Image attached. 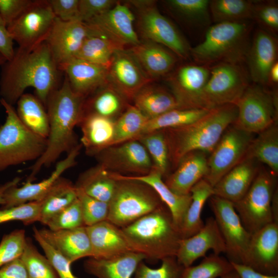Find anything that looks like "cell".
<instances>
[{"instance_id": "cell-1", "label": "cell", "mask_w": 278, "mask_h": 278, "mask_svg": "<svg viewBox=\"0 0 278 278\" xmlns=\"http://www.w3.org/2000/svg\"><path fill=\"white\" fill-rule=\"evenodd\" d=\"M3 66L0 81L2 99L13 105L26 89L31 87L45 107L49 95L58 87L60 71L46 42L32 50L18 47L12 59Z\"/></svg>"}, {"instance_id": "cell-2", "label": "cell", "mask_w": 278, "mask_h": 278, "mask_svg": "<svg viewBox=\"0 0 278 278\" xmlns=\"http://www.w3.org/2000/svg\"><path fill=\"white\" fill-rule=\"evenodd\" d=\"M85 98L73 90L66 77L61 85L50 94L45 105L49 120L46 148L29 168L30 173L26 181L32 182L43 167H49L79 144L74 129L83 116Z\"/></svg>"}, {"instance_id": "cell-3", "label": "cell", "mask_w": 278, "mask_h": 278, "mask_svg": "<svg viewBox=\"0 0 278 278\" xmlns=\"http://www.w3.org/2000/svg\"><path fill=\"white\" fill-rule=\"evenodd\" d=\"M237 115L235 105H223L210 110L191 124L162 130L168 145L169 162L177 167L191 152L210 153L225 130L235 122Z\"/></svg>"}, {"instance_id": "cell-4", "label": "cell", "mask_w": 278, "mask_h": 278, "mask_svg": "<svg viewBox=\"0 0 278 278\" xmlns=\"http://www.w3.org/2000/svg\"><path fill=\"white\" fill-rule=\"evenodd\" d=\"M121 230L133 252L152 260L176 257L182 239L170 211L164 203Z\"/></svg>"}, {"instance_id": "cell-5", "label": "cell", "mask_w": 278, "mask_h": 278, "mask_svg": "<svg viewBox=\"0 0 278 278\" xmlns=\"http://www.w3.org/2000/svg\"><path fill=\"white\" fill-rule=\"evenodd\" d=\"M252 28L249 21L216 23L208 28L202 42L191 47L190 57L197 64L209 66L241 64L246 60Z\"/></svg>"}, {"instance_id": "cell-6", "label": "cell", "mask_w": 278, "mask_h": 278, "mask_svg": "<svg viewBox=\"0 0 278 278\" xmlns=\"http://www.w3.org/2000/svg\"><path fill=\"white\" fill-rule=\"evenodd\" d=\"M6 113L0 127V171L9 167L37 160L45 151L47 139L29 131L20 121L16 110L3 99Z\"/></svg>"}, {"instance_id": "cell-7", "label": "cell", "mask_w": 278, "mask_h": 278, "mask_svg": "<svg viewBox=\"0 0 278 278\" xmlns=\"http://www.w3.org/2000/svg\"><path fill=\"white\" fill-rule=\"evenodd\" d=\"M117 180L114 193L109 203L107 220L119 228L125 227L157 209L163 203L149 185L128 179L110 171Z\"/></svg>"}, {"instance_id": "cell-8", "label": "cell", "mask_w": 278, "mask_h": 278, "mask_svg": "<svg viewBox=\"0 0 278 278\" xmlns=\"http://www.w3.org/2000/svg\"><path fill=\"white\" fill-rule=\"evenodd\" d=\"M276 189V177L260 167L245 196L233 203L244 227L251 235L273 221L278 222L272 207Z\"/></svg>"}, {"instance_id": "cell-9", "label": "cell", "mask_w": 278, "mask_h": 278, "mask_svg": "<svg viewBox=\"0 0 278 278\" xmlns=\"http://www.w3.org/2000/svg\"><path fill=\"white\" fill-rule=\"evenodd\" d=\"M237 115L233 124L252 134H258L277 123V93L254 84L247 87L234 104Z\"/></svg>"}, {"instance_id": "cell-10", "label": "cell", "mask_w": 278, "mask_h": 278, "mask_svg": "<svg viewBox=\"0 0 278 278\" xmlns=\"http://www.w3.org/2000/svg\"><path fill=\"white\" fill-rule=\"evenodd\" d=\"M138 11L140 29L145 39L166 47L178 57H190L191 47L180 31L168 19L162 14L155 1H131Z\"/></svg>"}, {"instance_id": "cell-11", "label": "cell", "mask_w": 278, "mask_h": 278, "mask_svg": "<svg viewBox=\"0 0 278 278\" xmlns=\"http://www.w3.org/2000/svg\"><path fill=\"white\" fill-rule=\"evenodd\" d=\"M249 75L240 64L219 63L210 66L201 96L203 109L234 105L249 85Z\"/></svg>"}, {"instance_id": "cell-12", "label": "cell", "mask_w": 278, "mask_h": 278, "mask_svg": "<svg viewBox=\"0 0 278 278\" xmlns=\"http://www.w3.org/2000/svg\"><path fill=\"white\" fill-rule=\"evenodd\" d=\"M55 19L48 0L32 1L7 29L19 48L32 50L45 42Z\"/></svg>"}, {"instance_id": "cell-13", "label": "cell", "mask_w": 278, "mask_h": 278, "mask_svg": "<svg viewBox=\"0 0 278 278\" xmlns=\"http://www.w3.org/2000/svg\"><path fill=\"white\" fill-rule=\"evenodd\" d=\"M254 134L233 124L225 130L207 158L208 172L204 179L213 187L246 157Z\"/></svg>"}, {"instance_id": "cell-14", "label": "cell", "mask_w": 278, "mask_h": 278, "mask_svg": "<svg viewBox=\"0 0 278 278\" xmlns=\"http://www.w3.org/2000/svg\"><path fill=\"white\" fill-rule=\"evenodd\" d=\"M209 199L214 218L224 241L228 260L243 264L251 234L244 227L233 202L214 195Z\"/></svg>"}, {"instance_id": "cell-15", "label": "cell", "mask_w": 278, "mask_h": 278, "mask_svg": "<svg viewBox=\"0 0 278 278\" xmlns=\"http://www.w3.org/2000/svg\"><path fill=\"white\" fill-rule=\"evenodd\" d=\"M210 73L209 66L188 63L168 75L167 81L180 109H203L202 93Z\"/></svg>"}, {"instance_id": "cell-16", "label": "cell", "mask_w": 278, "mask_h": 278, "mask_svg": "<svg viewBox=\"0 0 278 278\" xmlns=\"http://www.w3.org/2000/svg\"><path fill=\"white\" fill-rule=\"evenodd\" d=\"M108 82L125 98L132 99L137 92L151 82L130 50H117L108 68Z\"/></svg>"}, {"instance_id": "cell-17", "label": "cell", "mask_w": 278, "mask_h": 278, "mask_svg": "<svg viewBox=\"0 0 278 278\" xmlns=\"http://www.w3.org/2000/svg\"><path fill=\"white\" fill-rule=\"evenodd\" d=\"M134 20L129 8L117 2L109 10L84 23L124 48L126 45L133 46L140 42L134 28Z\"/></svg>"}, {"instance_id": "cell-18", "label": "cell", "mask_w": 278, "mask_h": 278, "mask_svg": "<svg viewBox=\"0 0 278 278\" xmlns=\"http://www.w3.org/2000/svg\"><path fill=\"white\" fill-rule=\"evenodd\" d=\"M245 264L262 273L278 275V222L273 221L251 235Z\"/></svg>"}, {"instance_id": "cell-19", "label": "cell", "mask_w": 278, "mask_h": 278, "mask_svg": "<svg viewBox=\"0 0 278 278\" xmlns=\"http://www.w3.org/2000/svg\"><path fill=\"white\" fill-rule=\"evenodd\" d=\"M106 169L146 175L153 168L152 160L143 144L130 140L102 150L96 156Z\"/></svg>"}, {"instance_id": "cell-20", "label": "cell", "mask_w": 278, "mask_h": 278, "mask_svg": "<svg viewBox=\"0 0 278 278\" xmlns=\"http://www.w3.org/2000/svg\"><path fill=\"white\" fill-rule=\"evenodd\" d=\"M90 32L88 26L81 21L64 22L55 19L45 42L58 68L75 58Z\"/></svg>"}, {"instance_id": "cell-21", "label": "cell", "mask_w": 278, "mask_h": 278, "mask_svg": "<svg viewBox=\"0 0 278 278\" xmlns=\"http://www.w3.org/2000/svg\"><path fill=\"white\" fill-rule=\"evenodd\" d=\"M82 145L80 143L66 157L58 162L49 176L37 183L26 181L21 186L14 185L4 195V204L1 209L9 208L27 202L41 200L55 182L67 169L74 166Z\"/></svg>"}, {"instance_id": "cell-22", "label": "cell", "mask_w": 278, "mask_h": 278, "mask_svg": "<svg viewBox=\"0 0 278 278\" xmlns=\"http://www.w3.org/2000/svg\"><path fill=\"white\" fill-rule=\"evenodd\" d=\"M210 250L218 255L225 252L224 240L213 217H208L196 234L181 239L176 258L185 268L191 266L197 259L205 257Z\"/></svg>"}, {"instance_id": "cell-23", "label": "cell", "mask_w": 278, "mask_h": 278, "mask_svg": "<svg viewBox=\"0 0 278 278\" xmlns=\"http://www.w3.org/2000/svg\"><path fill=\"white\" fill-rule=\"evenodd\" d=\"M277 41L276 37L258 29L255 32L246 58L248 75L254 84L268 85L269 74L277 61Z\"/></svg>"}, {"instance_id": "cell-24", "label": "cell", "mask_w": 278, "mask_h": 278, "mask_svg": "<svg viewBox=\"0 0 278 278\" xmlns=\"http://www.w3.org/2000/svg\"><path fill=\"white\" fill-rule=\"evenodd\" d=\"M108 67L74 58L61 65L69 83L76 93L86 98L108 84Z\"/></svg>"}, {"instance_id": "cell-25", "label": "cell", "mask_w": 278, "mask_h": 278, "mask_svg": "<svg viewBox=\"0 0 278 278\" xmlns=\"http://www.w3.org/2000/svg\"><path fill=\"white\" fill-rule=\"evenodd\" d=\"M43 239L71 264L85 257L92 256V249L86 227L53 231L38 229Z\"/></svg>"}, {"instance_id": "cell-26", "label": "cell", "mask_w": 278, "mask_h": 278, "mask_svg": "<svg viewBox=\"0 0 278 278\" xmlns=\"http://www.w3.org/2000/svg\"><path fill=\"white\" fill-rule=\"evenodd\" d=\"M259 163L245 157L213 186L214 195L233 203L240 200L255 178L260 167Z\"/></svg>"}, {"instance_id": "cell-27", "label": "cell", "mask_w": 278, "mask_h": 278, "mask_svg": "<svg viewBox=\"0 0 278 278\" xmlns=\"http://www.w3.org/2000/svg\"><path fill=\"white\" fill-rule=\"evenodd\" d=\"M86 229L91 245V257L109 258L133 252L121 228L107 220Z\"/></svg>"}, {"instance_id": "cell-28", "label": "cell", "mask_w": 278, "mask_h": 278, "mask_svg": "<svg viewBox=\"0 0 278 278\" xmlns=\"http://www.w3.org/2000/svg\"><path fill=\"white\" fill-rule=\"evenodd\" d=\"M151 79L168 75L177 62V56L164 46L144 39L129 49Z\"/></svg>"}, {"instance_id": "cell-29", "label": "cell", "mask_w": 278, "mask_h": 278, "mask_svg": "<svg viewBox=\"0 0 278 278\" xmlns=\"http://www.w3.org/2000/svg\"><path fill=\"white\" fill-rule=\"evenodd\" d=\"M115 121L95 114L83 115L78 126L81 131L80 144L88 155L96 156L113 145Z\"/></svg>"}, {"instance_id": "cell-30", "label": "cell", "mask_w": 278, "mask_h": 278, "mask_svg": "<svg viewBox=\"0 0 278 278\" xmlns=\"http://www.w3.org/2000/svg\"><path fill=\"white\" fill-rule=\"evenodd\" d=\"M206 154L194 151L184 157L175 171L167 178L164 182L166 185L177 195L189 194L192 188L207 173Z\"/></svg>"}, {"instance_id": "cell-31", "label": "cell", "mask_w": 278, "mask_h": 278, "mask_svg": "<svg viewBox=\"0 0 278 278\" xmlns=\"http://www.w3.org/2000/svg\"><path fill=\"white\" fill-rule=\"evenodd\" d=\"M145 259L141 253L129 252L109 258L90 257L84 261L83 267L86 273L97 278H131Z\"/></svg>"}, {"instance_id": "cell-32", "label": "cell", "mask_w": 278, "mask_h": 278, "mask_svg": "<svg viewBox=\"0 0 278 278\" xmlns=\"http://www.w3.org/2000/svg\"><path fill=\"white\" fill-rule=\"evenodd\" d=\"M123 176L128 179L143 182L151 187L159 196L162 202L168 207L175 224L180 230L191 202L190 193L186 195L175 194L163 181L161 173L153 169L144 175Z\"/></svg>"}, {"instance_id": "cell-33", "label": "cell", "mask_w": 278, "mask_h": 278, "mask_svg": "<svg viewBox=\"0 0 278 278\" xmlns=\"http://www.w3.org/2000/svg\"><path fill=\"white\" fill-rule=\"evenodd\" d=\"M132 100L134 106L148 119L169 111L180 109L171 92L161 87L149 84L139 90Z\"/></svg>"}, {"instance_id": "cell-34", "label": "cell", "mask_w": 278, "mask_h": 278, "mask_svg": "<svg viewBox=\"0 0 278 278\" xmlns=\"http://www.w3.org/2000/svg\"><path fill=\"white\" fill-rule=\"evenodd\" d=\"M116 184L117 180L111 176L110 171L99 164L82 173L75 185L88 195L109 203Z\"/></svg>"}, {"instance_id": "cell-35", "label": "cell", "mask_w": 278, "mask_h": 278, "mask_svg": "<svg viewBox=\"0 0 278 278\" xmlns=\"http://www.w3.org/2000/svg\"><path fill=\"white\" fill-rule=\"evenodd\" d=\"M16 114L24 126L35 134L47 138L49 120L46 108L35 95L24 93L16 102Z\"/></svg>"}, {"instance_id": "cell-36", "label": "cell", "mask_w": 278, "mask_h": 278, "mask_svg": "<svg viewBox=\"0 0 278 278\" xmlns=\"http://www.w3.org/2000/svg\"><path fill=\"white\" fill-rule=\"evenodd\" d=\"M77 198L75 184L60 177L41 201L39 222L46 224L54 215L67 207Z\"/></svg>"}, {"instance_id": "cell-37", "label": "cell", "mask_w": 278, "mask_h": 278, "mask_svg": "<svg viewBox=\"0 0 278 278\" xmlns=\"http://www.w3.org/2000/svg\"><path fill=\"white\" fill-rule=\"evenodd\" d=\"M246 157L265 164L271 173L278 175V126L274 124L257 134L251 142Z\"/></svg>"}, {"instance_id": "cell-38", "label": "cell", "mask_w": 278, "mask_h": 278, "mask_svg": "<svg viewBox=\"0 0 278 278\" xmlns=\"http://www.w3.org/2000/svg\"><path fill=\"white\" fill-rule=\"evenodd\" d=\"M190 193L191 202L180 229L182 238L194 235L203 226L202 211L206 200L214 195L213 187L202 179L192 188Z\"/></svg>"}, {"instance_id": "cell-39", "label": "cell", "mask_w": 278, "mask_h": 278, "mask_svg": "<svg viewBox=\"0 0 278 278\" xmlns=\"http://www.w3.org/2000/svg\"><path fill=\"white\" fill-rule=\"evenodd\" d=\"M89 29L90 33L75 58L109 67L115 52L124 48L107 37Z\"/></svg>"}, {"instance_id": "cell-40", "label": "cell", "mask_w": 278, "mask_h": 278, "mask_svg": "<svg viewBox=\"0 0 278 278\" xmlns=\"http://www.w3.org/2000/svg\"><path fill=\"white\" fill-rule=\"evenodd\" d=\"M94 93L91 97L85 98L83 115L95 114L113 119L123 108L125 97L109 83Z\"/></svg>"}, {"instance_id": "cell-41", "label": "cell", "mask_w": 278, "mask_h": 278, "mask_svg": "<svg viewBox=\"0 0 278 278\" xmlns=\"http://www.w3.org/2000/svg\"><path fill=\"white\" fill-rule=\"evenodd\" d=\"M208 0H167L164 3L176 16L188 24L204 27L211 24Z\"/></svg>"}, {"instance_id": "cell-42", "label": "cell", "mask_w": 278, "mask_h": 278, "mask_svg": "<svg viewBox=\"0 0 278 278\" xmlns=\"http://www.w3.org/2000/svg\"><path fill=\"white\" fill-rule=\"evenodd\" d=\"M254 1H210L211 16L216 23L234 22L252 20Z\"/></svg>"}, {"instance_id": "cell-43", "label": "cell", "mask_w": 278, "mask_h": 278, "mask_svg": "<svg viewBox=\"0 0 278 278\" xmlns=\"http://www.w3.org/2000/svg\"><path fill=\"white\" fill-rule=\"evenodd\" d=\"M209 110L204 109H175L169 111L148 119L140 136L152 132L191 124L203 116Z\"/></svg>"}, {"instance_id": "cell-44", "label": "cell", "mask_w": 278, "mask_h": 278, "mask_svg": "<svg viewBox=\"0 0 278 278\" xmlns=\"http://www.w3.org/2000/svg\"><path fill=\"white\" fill-rule=\"evenodd\" d=\"M148 119L134 106H129L115 121L113 145L137 139Z\"/></svg>"}, {"instance_id": "cell-45", "label": "cell", "mask_w": 278, "mask_h": 278, "mask_svg": "<svg viewBox=\"0 0 278 278\" xmlns=\"http://www.w3.org/2000/svg\"><path fill=\"white\" fill-rule=\"evenodd\" d=\"M20 258L29 278H59L49 260L38 251L30 238L26 237Z\"/></svg>"}, {"instance_id": "cell-46", "label": "cell", "mask_w": 278, "mask_h": 278, "mask_svg": "<svg viewBox=\"0 0 278 278\" xmlns=\"http://www.w3.org/2000/svg\"><path fill=\"white\" fill-rule=\"evenodd\" d=\"M233 270L229 260L213 253L196 266L184 268L180 278H220Z\"/></svg>"}, {"instance_id": "cell-47", "label": "cell", "mask_w": 278, "mask_h": 278, "mask_svg": "<svg viewBox=\"0 0 278 278\" xmlns=\"http://www.w3.org/2000/svg\"><path fill=\"white\" fill-rule=\"evenodd\" d=\"M136 140H138L147 151L153 163L152 169L158 171L162 176L165 175L170 162L168 145L163 131L148 133Z\"/></svg>"}, {"instance_id": "cell-48", "label": "cell", "mask_w": 278, "mask_h": 278, "mask_svg": "<svg viewBox=\"0 0 278 278\" xmlns=\"http://www.w3.org/2000/svg\"><path fill=\"white\" fill-rule=\"evenodd\" d=\"M252 20L261 29L275 36L278 31V5L276 1H254Z\"/></svg>"}, {"instance_id": "cell-49", "label": "cell", "mask_w": 278, "mask_h": 278, "mask_svg": "<svg viewBox=\"0 0 278 278\" xmlns=\"http://www.w3.org/2000/svg\"><path fill=\"white\" fill-rule=\"evenodd\" d=\"M76 188L84 225L90 226L106 220L109 213V203L95 199L81 189Z\"/></svg>"}, {"instance_id": "cell-50", "label": "cell", "mask_w": 278, "mask_h": 278, "mask_svg": "<svg viewBox=\"0 0 278 278\" xmlns=\"http://www.w3.org/2000/svg\"><path fill=\"white\" fill-rule=\"evenodd\" d=\"M45 225L49 229L53 231L72 229L85 226L78 198L72 204L54 215Z\"/></svg>"}, {"instance_id": "cell-51", "label": "cell", "mask_w": 278, "mask_h": 278, "mask_svg": "<svg viewBox=\"0 0 278 278\" xmlns=\"http://www.w3.org/2000/svg\"><path fill=\"white\" fill-rule=\"evenodd\" d=\"M161 262L159 267L152 268L142 261L134 273V278H180L184 267L175 256L165 258Z\"/></svg>"}, {"instance_id": "cell-52", "label": "cell", "mask_w": 278, "mask_h": 278, "mask_svg": "<svg viewBox=\"0 0 278 278\" xmlns=\"http://www.w3.org/2000/svg\"><path fill=\"white\" fill-rule=\"evenodd\" d=\"M41 201L27 202L7 208L0 209V224L14 220L28 225L39 221Z\"/></svg>"}, {"instance_id": "cell-53", "label": "cell", "mask_w": 278, "mask_h": 278, "mask_svg": "<svg viewBox=\"0 0 278 278\" xmlns=\"http://www.w3.org/2000/svg\"><path fill=\"white\" fill-rule=\"evenodd\" d=\"M26 237L24 230H15L3 236L0 242V268L21 257Z\"/></svg>"}, {"instance_id": "cell-54", "label": "cell", "mask_w": 278, "mask_h": 278, "mask_svg": "<svg viewBox=\"0 0 278 278\" xmlns=\"http://www.w3.org/2000/svg\"><path fill=\"white\" fill-rule=\"evenodd\" d=\"M33 231L34 238L53 265L59 278H78L72 272V264L43 239L37 228L33 227Z\"/></svg>"}, {"instance_id": "cell-55", "label": "cell", "mask_w": 278, "mask_h": 278, "mask_svg": "<svg viewBox=\"0 0 278 278\" xmlns=\"http://www.w3.org/2000/svg\"><path fill=\"white\" fill-rule=\"evenodd\" d=\"M117 2L114 0H79L78 20L87 22L112 8Z\"/></svg>"}, {"instance_id": "cell-56", "label": "cell", "mask_w": 278, "mask_h": 278, "mask_svg": "<svg viewBox=\"0 0 278 278\" xmlns=\"http://www.w3.org/2000/svg\"><path fill=\"white\" fill-rule=\"evenodd\" d=\"M48 2L56 18L64 22L78 20L79 0H48Z\"/></svg>"}, {"instance_id": "cell-57", "label": "cell", "mask_w": 278, "mask_h": 278, "mask_svg": "<svg viewBox=\"0 0 278 278\" xmlns=\"http://www.w3.org/2000/svg\"><path fill=\"white\" fill-rule=\"evenodd\" d=\"M32 0H0V16L7 26L32 3Z\"/></svg>"}, {"instance_id": "cell-58", "label": "cell", "mask_w": 278, "mask_h": 278, "mask_svg": "<svg viewBox=\"0 0 278 278\" xmlns=\"http://www.w3.org/2000/svg\"><path fill=\"white\" fill-rule=\"evenodd\" d=\"M0 278H29L20 259L17 258L0 268Z\"/></svg>"}, {"instance_id": "cell-59", "label": "cell", "mask_w": 278, "mask_h": 278, "mask_svg": "<svg viewBox=\"0 0 278 278\" xmlns=\"http://www.w3.org/2000/svg\"><path fill=\"white\" fill-rule=\"evenodd\" d=\"M13 42L7 26L0 16V53L7 61L11 60L14 54Z\"/></svg>"}, {"instance_id": "cell-60", "label": "cell", "mask_w": 278, "mask_h": 278, "mask_svg": "<svg viewBox=\"0 0 278 278\" xmlns=\"http://www.w3.org/2000/svg\"><path fill=\"white\" fill-rule=\"evenodd\" d=\"M239 278H278L277 275H267L259 272L245 264L230 262Z\"/></svg>"}, {"instance_id": "cell-61", "label": "cell", "mask_w": 278, "mask_h": 278, "mask_svg": "<svg viewBox=\"0 0 278 278\" xmlns=\"http://www.w3.org/2000/svg\"><path fill=\"white\" fill-rule=\"evenodd\" d=\"M21 180V178L16 177L12 180L0 185V205L2 206L4 204V195L5 192L10 187L19 185Z\"/></svg>"}, {"instance_id": "cell-62", "label": "cell", "mask_w": 278, "mask_h": 278, "mask_svg": "<svg viewBox=\"0 0 278 278\" xmlns=\"http://www.w3.org/2000/svg\"><path fill=\"white\" fill-rule=\"evenodd\" d=\"M278 82V62L276 61L271 67L269 74V83L276 84Z\"/></svg>"}, {"instance_id": "cell-63", "label": "cell", "mask_w": 278, "mask_h": 278, "mask_svg": "<svg viewBox=\"0 0 278 278\" xmlns=\"http://www.w3.org/2000/svg\"><path fill=\"white\" fill-rule=\"evenodd\" d=\"M220 278H239V276L236 272L233 270L231 272Z\"/></svg>"}, {"instance_id": "cell-64", "label": "cell", "mask_w": 278, "mask_h": 278, "mask_svg": "<svg viewBox=\"0 0 278 278\" xmlns=\"http://www.w3.org/2000/svg\"><path fill=\"white\" fill-rule=\"evenodd\" d=\"M6 59L0 53V65H3L6 62Z\"/></svg>"}]
</instances>
